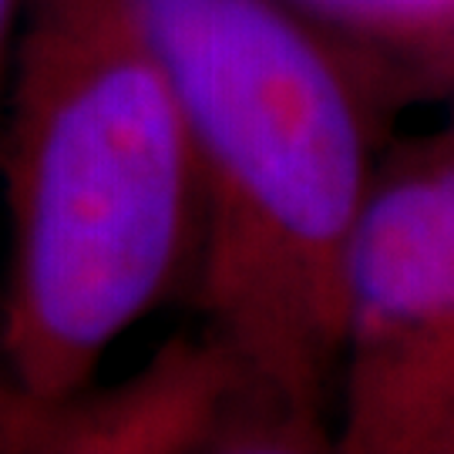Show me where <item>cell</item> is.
I'll use <instances>...</instances> for the list:
<instances>
[{
  "label": "cell",
  "mask_w": 454,
  "mask_h": 454,
  "mask_svg": "<svg viewBox=\"0 0 454 454\" xmlns=\"http://www.w3.org/2000/svg\"><path fill=\"white\" fill-rule=\"evenodd\" d=\"M176 91L202 195L199 333L293 451H333L343 256L407 105L279 0H129Z\"/></svg>",
  "instance_id": "6da1fadb"
},
{
  "label": "cell",
  "mask_w": 454,
  "mask_h": 454,
  "mask_svg": "<svg viewBox=\"0 0 454 454\" xmlns=\"http://www.w3.org/2000/svg\"><path fill=\"white\" fill-rule=\"evenodd\" d=\"M0 387L54 404L192 290L202 195L129 0H24L0 108Z\"/></svg>",
  "instance_id": "7a4b0ae2"
},
{
  "label": "cell",
  "mask_w": 454,
  "mask_h": 454,
  "mask_svg": "<svg viewBox=\"0 0 454 454\" xmlns=\"http://www.w3.org/2000/svg\"><path fill=\"white\" fill-rule=\"evenodd\" d=\"M343 307L337 421L454 350V98L438 129L380 148L347 239Z\"/></svg>",
  "instance_id": "3957f363"
},
{
  "label": "cell",
  "mask_w": 454,
  "mask_h": 454,
  "mask_svg": "<svg viewBox=\"0 0 454 454\" xmlns=\"http://www.w3.org/2000/svg\"><path fill=\"white\" fill-rule=\"evenodd\" d=\"M0 451H286L243 373L202 333L179 337L121 387L27 404L0 387Z\"/></svg>",
  "instance_id": "277c9868"
},
{
  "label": "cell",
  "mask_w": 454,
  "mask_h": 454,
  "mask_svg": "<svg viewBox=\"0 0 454 454\" xmlns=\"http://www.w3.org/2000/svg\"><path fill=\"white\" fill-rule=\"evenodd\" d=\"M404 105L454 98V0H279Z\"/></svg>",
  "instance_id": "5b68a950"
},
{
  "label": "cell",
  "mask_w": 454,
  "mask_h": 454,
  "mask_svg": "<svg viewBox=\"0 0 454 454\" xmlns=\"http://www.w3.org/2000/svg\"><path fill=\"white\" fill-rule=\"evenodd\" d=\"M333 451L454 454V350L380 401L343 414Z\"/></svg>",
  "instance_id": "8992f818"
},
{
  "label": "cell",
  "mask_w": 454,
  "mask_h": 454,
  "mask_svg": "<svg viewBox=\"0 0 454 454\" xmlns=\"http://www.w3.org/2000/svg\"><path fill=\"white\" fill-rule=\"evenodd\" d=\"M20 17H24V0H0V108H4V88H7V74H11Z\"/></svg>",
  "instance_id": "52a82bcc"
}]
</instances>
